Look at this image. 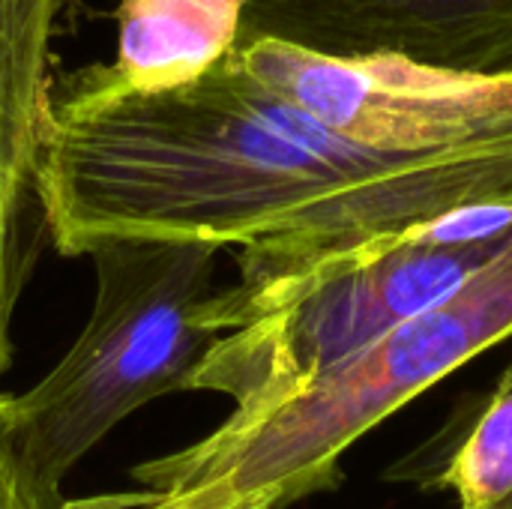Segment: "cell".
Wrapping results in <instances>:
<instances>
[{
  "label": "cell",
  "mask_w": 512,
  "mask_h": 509,
  "mask_svg": "<svg viewBox=\"0 0 512 509\" xmlns=\"http://www.w3.org/2000/svg\"><path fill=\"white\" fill-rule=\"evenodd\" d=\"M512 339V231L435 306L198 444L132 468L138 495L102 509H285L333 489L342 456L390 414Z\"/></svg>",
  "instance_id": "cell-2"
},
{
  "label": "cell",
  "mask_w": 512,
  "mask_h": 509,
  "mask_svg": "<svg viewBox=\"0 0 512 509\" xmlns=\"http://www.w3.org/2000/svg\"><path fill=\"white\" fill-rule=\"evenodd\" d=\"M512 231V228H510ZM438 240L426 222L210 297L219 339L186 381L261 408L435 306L510 237Z\"/></svg>",
  "instance_id": "cell-3"
},
{
  "label": "cell",
  "mask_w": 512,
  "mask_h": 509,
  "mask_svg": "<svg viewBox=\"0 0 512 509\" xmlns=\"http://www.w3.org/2000/svg\"><path fill=\"white\" fill-rule=\"evenodd\" d=\"M0 509H78L66 501L63 483L42 471L24 447L6 393H0Z\"/></svg>",
  "instance_id": "cell-10"
},
{
  "label": "cell",
  "mask_w": 512,
  "mask_h": 509,
  "mask_svg": "<svg viewBox=\"0 0 512 509\" xmlns=\"http://www.w3.org/2000/svg\"><path fill=\"white\" fill-rule=\"evenodd\" d=\"M336 57L408 54L465 69L512 66V0H246L240 39Z\"/></svg>",
  "instance_id": "cell-6"
},
{
  "label": "cell",
  "mask_w": 512,
  "mask_h": 509,
  "mask_svg": "<svg viewBox=\"0 0 512 509\" xmlns=\"http://www.w3.org/2000/svg\"><path fill=\"white\" fill-rule=\"evenodd\" d=\"M438 486L459 498V509L512 507V366L438 474Z\"/></svg>",
  "instance_id": "cell-9"
},
{
  "label": "cell",
  "mask_w": 512,
  "mask_h": 509,
  "mask_svg": "<svg viewBox=\"0 0 512 509\" xmlns=\"http://www.w3.org/2000/svg\"><path fill=\"white\" fill-rule=\"evenodd\" d=\"M501 509H512V507H501Z\"/></svg>",
  "instance_id": "cell-11"
},
{
  "label": "cell",
  "mask_w": 512,
  "mask_h": 509,
  "mask_svg": "<svg viewBox=\"0 0 512 509\" xmlns=\"http://www.w3.org/2000/svg\"><path fill=\"white\" fill-rule=\"evenodd\" d=\"M213 243L105 237L84 255L96 267L93 312L66 357L12 396L18 435L54 480L132 411L186 390L219 330L210 324Z\"/></svg>",
  "instance_id": "cell-4"
},
{
  "label": "cell",
  "mask_w": 512,
  "mask_h": 509,
  "mask_svg": "<svg viewBox=\"0 0 512 509\" xmlns=\"http://www.w3.org/2000/svg\"><path fill=\"white\" fill-rule=\"evenodd\" d=\"M60 0H0V375L24 282L21 219L36 183L48 111V45Z\"/></svg>",
  "instance_id": "cell-7"
},
{
  "label": "cell",
  "mask_w": 512,
  "mask_h": 509,
  "mask_svg": "<svg viewBox=\"0 0 512 509\" xmlns=\"http://www.w3.org/2000/svg\"><path fill=\"white\" fill-rule=\"evenodd\" d=\"M246 0H120L111 72L141 90L192 81L240 42Z\"/></svg>",
  "instance_id": "cell-8"
},
{
  "label": "cell",
  "mask_w": 512,
  "mask_h": 509,
  "mask_svg": "<svg viewBox=\"0 0 512 509\" xmlns=\"http://www.w3.org/2000/svg\"><path fill=\"white\" fill-rule=\"evenodd\" d=\"M270 90L393 153H512V66L465 69L408 54L336 57L282 39L234 45Z\"/></svg>",
  "instance_id": "cell-5"
},
{
  "label": "cell",
  "mask_w": 512,
  "mask_h": 509,
  "mask_svg": "<svg viewBox=\"0 0 512 509\" xmlns=\"http://www.w3.org/2000/svg\"><path fill=\"white\" fill-rule=\"evenodd\" d=\"M36 198L60 255L105 237L240 249L270 279L465 204L512 198V153H393L264 87L231 48L192 81L141 90L108 63L48 102Z\"/></svg>",
  "instance_id": "cell-1"
}]
</instances>
